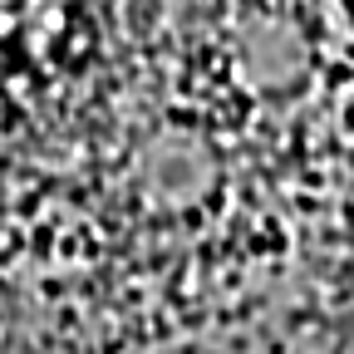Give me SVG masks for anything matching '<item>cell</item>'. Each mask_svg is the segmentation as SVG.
Listing matches in <instances>:
<instances>
[{
  "label": "cell",
  "instance_id": "6da1fadb",
  "mask_svg": "<svg viewBox=\"0 0 354 354\" xmlns=\"http://www.w3.org/2000/svg\"><path fill=\"white\" fill-rule=\"evenodd\" d=\"M79 0H0V109L35 99L84 55Z\"/></svg>",
  "mask_w": 354,
  "mask_h": 354
}]
</instances>
